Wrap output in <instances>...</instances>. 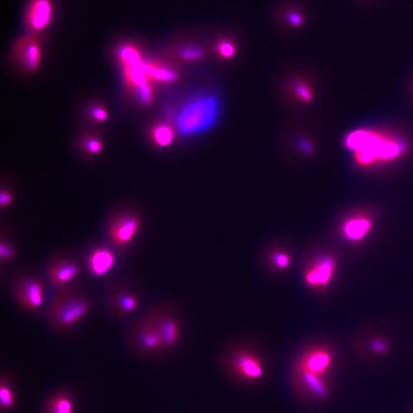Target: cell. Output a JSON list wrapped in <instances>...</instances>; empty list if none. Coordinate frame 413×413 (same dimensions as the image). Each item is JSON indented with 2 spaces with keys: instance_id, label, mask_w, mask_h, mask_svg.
<instances>
[{
  "instance_id": "25",
  "label": "cell",
  "mask_w": 413,
  "mask_h": 413,
  "mask_svg": "<svg viewBox=\"0 0 413 413\" xmlns=\"http://www.w3.org/2000/svg\"><path fill=\"white\" fill-rule=\"evenodd\" d=\"M202 51L195 47H183L180 51L181 56L184 59L193 60L201 58L202 56Z\"/></svg>"
},
{
  "instance_id": "32",
  "label": "cell",
  "mask_w": 413,
  "mask_h": 413,
  "mask_svg": "<svg viewBox=\"0 0 413 413\" xmlns=\"http://www.w3.org/2000/svg\"><path fill=\"white\" fill-rule=\"evenodd\" d=\"M93 116L98 120H105L107 117V114L105 109L102 108H95L93 110Z\"/></svg>"
},
{
  "instance_id": "9",
  "label": "cell",
  "mask_w": 413,
  "mask_h": 413,
  "mask_svg": "<svg viewBox=\"0 0 413 413\" xmlns=\"http://www.w3.org/2000/svg\"><path fill=\"white\" fill-rule=\"evenodd\" d=\"M295 377L300 384V388L306 394L318 401H326L330 394V385L326 376L311 373L307 371L295 370Z\"/></svg>"
},
{
  "instance_id": "8",
  "label": "cell",
  "mask_w": 413,
  "mask_h": 413,
  "mask_svg": "<svg viewBox=\"0 0 413 413\" xmlns=\"http://www.w3.org/2000/svg\"><path fill=\"white\" fill-rule=\"evenodd\" d=\"M136 346L144 352H154L163 347L162 337L156 327L153 317L142 321L135 330Z\"/></svg>"
},
{
  "instance_id": "27",
  "label": "cell",
  "mask_w": 413,
  "mask_h": 413,
  "mask_svg": "<svg viewBox=\"0 0 413 413\" xmlns=\"http://www.w3.org/2000/svg\"><path fill=\"white\" fill-rule=\"evenodd\" d=\"M138 93H139L141 101L145 105H148L153 98V93H151V89L149 85H145L140 89H138Z\"/></svg>"
},
{
  "instance_id": "14",
  "label": "cell",
  "mask_w": 413,
  "mask_h": 413,
  "mask_svg": "<svg viewBox=\"0 0 413 413\" xmlns=\"http://www.w3.org/2000/svg\"><path fill=\"white\" fill-rule=\"evenodd\" d=\"M109 304L116 315H127L136 311L139 306V300L134 293L121 289L112 294Z\"/></svg>"
},
{
  "instance_id": "23",
  "label": "cell",
  "mask_w": 413,
  "mask_h": 413,
  "mask_svg": "<svg viewBox=\"0 0 413 413\" xmlns=\"http://www.w3.org/2000/svg\"><path fill=\"white\" fill-rule=\"evenodd\" d=\"M273 265L278 268V270H285L291 263L290 257L285 252L277 251L275 252L272 256Z\"/></svg>"
},
{
  "instance_id": "11",
  "label": "cell",
  "mask_w": 413,
  "mask_h": 413,
  "mask_svg": "<svg viewBox=\"0 0 413 413\" xmlns=\"http://www.w3.org/2000/svg\"><path fill=\"white\" fill-rule=\"evenodd\" d=\"M80 271L81 268L76 262L61 259L53 262L48 268L47 275L54 286L61 288L77 277Z\"/></svg>"
},
{
  "instance_id": "5",
  "label": "cell",
  "mask_w": 413,
  "mask_h": 413,
  "mask_svg": "<svg viewBox=\"0 0 413 413\" xmlns=\"http://www.w3.org/2000/svg\"><path fill=\"white\" fill-rule=\"evenodd\" d=\"M13 290L19 305L27 311L36 312L43 304L44 287L36 277H25L19 279Z\"/></svg>"
},
{
  "instance_id": "15",
  "label": "cell",
  "mask_w": 413,
  "mask_h": 413,
  "mask_svg": "<svg viewBox=\"0 0 413 413\" xmlns=\"http://www.w3.org/2000/svg\"><path fill=\"white\" fill-rule=\"evenodd\" d=\"M74 401L71 392L61 390L46 403L43 413H74Z\"/></svg>"
},
{
  "instance_id": "24",
  "label": "cell",
  "mask_w": 413,
  "mask_h": 413,
  "mask_svg": "<svg viewBox=\"0 0 413 413\" xmlns=\"http://www.w3.org/2000/svg\"><path fill=\"white\" fill-rule=\"evenodd\" d=\"M16 251L14 250L12 246L6 241H1V245H0V258L2 261H9L12 260L15 257Z\"/></svg>"
},
{
  "instance_id": "6",
  "label": "cell",
  "mask_w": 413,
  "mask_h": 413,
  "mask_svg": "<svg viewBox=\"0 0 413 413\" xmlns=\"http://www.w3.org/2000/svg\"><path fill=\"white\" fill-rule=\"evenodd\" d=\"M333 365L334 355L332 351L324 347H314L301 355L296 362L295 370L311 372L327 377Z\"/></svg>"
},
{
  "instance_id": "26",
  "label": "cell",
  "mask_w": 413,
  "mask_h": 413,
  "mask_svg": "<svg viewBox=\"0 0 413 413\" xmlns=\"http://www.w3.org/2000/svg\"><path fill=\"white\" fill-rule=\"evenodd\" d=\"M295 92L303 100L309 101L312 99L311 92H310L308 87L304 84H302V83L299 82L297 84L295 85Z\"/></svg>"
},
{
  "instance_id": "18",
  "label": "cell",
  "mask_w": 413,
  "mask_h": 413,
  "mask_svg": "<svg viewBox=\"0 0 413 413\" xmlns=\"http://www.w3.org/2000/svg\"><path fill=\"white\" fill-rule=\"evenodd\" d=\"M371 222L365 218L350 219L343 226V233L350 240H360L367 235L371 229Z\"/></svg>"
},
{
  "instance_id": "3",
  "label": "cell",
  "mask_w": 413,
  "mask_h": 413,
  "mask_svg": "<svg viewBox=\"0 0 413 413\" xmlns=\"http://www.w3.org/2000/svg\"><path fill=\"white\" fill-rule=\"evenodd\" d=\"M219 103L215 96H205L188 103L177 119L179 131L189 135L209 129L217 120Z\"/></svg>"
},
{
  "instance_id": "31",
  "label": "cell",
  "mask_w": 413,
  "mask_h": 413,
  "mask_svg": "<svg viewBox=\"0 0 413 413\" xmlns=\"http://www.w3.org/2000/svg\"><path fill=\"white\" fill-rule=\"evenodd\" d=\"M87 149L93 153H98L101 150V143L96 140H89L87 142Z\"/></svg>"
},
{
  "instance_id": "28",
  "label": "cell",
  "mask_w": 413,
  "mask_h": 413,
  "mask_svg": "<svg viewBox=\"0 0 413 413\" xmlns=\"http://www.w3.org/2000/svg\"><path fill=\"white\" fill-rule=\"evenodd\" d=\"M12 202V195L10 192L7 191H2L1 195H0V204L2 208L9 206Z\"/></svg>"
},
{
  "instance_id": "30",
  "label": "cell",
  "mask_w": 413,
  "mask_h": 413,
  "mask_svg": "<svg viewBox=\"0 0 413 413\" xmlns=\"http://www.w3.org/2000/svg\"><path fill=\"white\" fill-rule=\"evenodd\" d=\"M288 19L289 23L295 26L300 25L303 22L302 17L299 15V14L295 12L288 14Z\"/></svg>"
},
{
  "instance_id": "10",
  "label": "cell",
  "mask_w": 413,
  "mask_h": 413,
  "mask_svg": "<svg viewBox=\"0 0 413 413\" xmlns=\"http://www.w3.org/2000/svg\"><path fill=\"white\" fill-rule=\"evenodd\" d=\"M233 370L248 381H257L264 375V366L259 358L251 352L242 351L234 355Z\"/></svg>"
},
{
  "instance_id": "19",
  "label": "cell",
  "mask_w": 413,
  "mask_h": 413,
  "mask_svg": "<svg viewBox=\"0 0 413 413\" xmlns=\"http://www.w3.org/2000/svg\"><path fill=\"white\" fill-rule=\"evenodd\" d=\"M0 404L3 412L11 411L16 404L15 392L7 377H3L0 385Z\"/></svg>"
},
{
  "instance_id": "13",
  "label": "cell",
  "mask_w": 413,
  "mask_h": 413,
  "mask_svg": "<svg viewBox=\"0 0 413 413\" xmlns=\"http://www.w3.org/2000/svg\"><path fill=\"white\" fill-rule=\"evenodd\" d=\"M116 263V257L109 248L98 246L89 253L87 266L89 271L96 277H103L107 274Z\"/></svg>"
},
{
  "instance_id": "12",
  "label": "cell",
  "mask_w": 413,
  "mask_h": 413,
  "mask_svg": "<svg viewBox=\"0 0 413 413\" xmlns=\"http://www.w3.org/2000/svg\"><path fill=\"white\" fill-rule=\"evenodd\" d=\"M335 267V260L330 257L315 261L305 273L306 284L315 288L326 286L332 277Z\"/></svg>"
},
{
  "instance_id": "2",
  "label": "cell",
  "mask_w": 413,
  "mask_h": 413,
  "mask_svg": "<svg viewBox=\"0 0 413 413\" xmlns=\"http://www.w3.org/2000/svg\"><path fill=\"white\" fill-rule=\"evenodd\" d=\"M89 309V301L84 296L65 289L54 296L48 306V320L55 328L66 330L84 318Z\"/></svg>"
},
{
  "instance_id": "33",
  "label": "cell",
  "mask_w": 413,
  "mask_h": 413,
  "mask_svg": "<svg viewBox=\"0 0 413 413\" xmlns=\"http://www.w3.org/2000/svg\"><path fill=\"white\" fill-rule=\"evenodd\" d=\"M299 146L302 151H304L305 153H309L312 151V147L306 140H301L299 141Z\"/></svg>"
},
{
  "instance_id": "4",
  "label": "cell",
  "mask_w": 413,
  "mask_h": 413,
  "mask_svg": "<svg viewBox=\"0 0 413 413\" xmlns=\"http://www.w3.org/2000/svg\"><path fill=\"white\" fill-rule=\"evenodd\" d=\"M141 225V218L134 212L117 213L108 224V238L113 245L123 249L132 242L140 231Z\"/></svg>"
},
{
  "instance_id": "29",
  "label": "cell",
  "mask_w": 413,
  "mask_h": 413,
  "mask_svg": "<svg viewBox=\"0 0 413 413\" xmlns=\"http://www.w3.org/2000/svg\"><path fill=\"white\" fill-rule=\"evenodd\" d=\"M220 52L222 53L224 57H231L234 53V48L231 44L224 43L220 45Z\"/></svg>"
},
{
  "instance_id": "16",
  "label": "cell",
  "mask_w": 413,
  "mask_h": 413,
  "mask_svg": "<svg viewBox=\"0 0 413 413\" xmlns=\"http://www.w3.org/2000/svg\"><path fill=\"white\" fill-rule=\"evenodd\" d=\"M153 319L158 332L162 337L163 347H171L177 342L179 335V328L177 321L171 318H162L160 320Z\"/></svg>"
},
{
  "instance_id": "21",
  "label": "cell",
  "mask_w": 413,
  "mask_h": 413,
  "mask_svg": "<svg viewBox=\"0 0 413 413\" xmlns=\"http://www.w3.org/2000/svg\"><path fill=\"white\" fill-rule=\"evenodd\" d=\"M369 348L372 354L377 357H382L388 353L390 346L385 339L376 337L370 341Z\"/></svg>"
},
{
  "instance_id": "17",
  "label": "cell",
  "mask_w": 413,
  "mask_h": 413,
  "mask_svg": "<svg viewBox=\"0 0 413 413\" xmlns=\"http://www.w3.org/2000/svg\"><path fill=\"white\" fill-rule=\"evenodd\" d=\"M19 47L25 63L30 69L37 68L41 59V48L34 36L25 37L20 41Z\"/></svg>"
},
{
  "instance_id": "20",
  "label": "cell",
  "mask_w": 413,
  "mask_h": 413,
  "mask_svg": "<svg viewBox=\"0 0 413 413\" xmlns=\"http://www.w3.org/2000/svg\"><path fill=\"white\" fill-rule=\"evenodd\" d=\"M150 77L161 81H172L176 78V74L168 68L157 67L153 64L150 65Z\"/></svg>"
},
{
  "instance_id": "1",
  "label": "cell",
  "mask_w": 413,
  "mask_h": 413,
  "mask_svg": "<svg viewBox=\"0 0 413 413\" xmlns=\"http://www.w3.org/2000/svg\"><path fill=\"white\" fill-rule=\"evenodd\" d=\"M346 145L354 151L356 162L364 167L394 160L405 149L401 142L374 131L363 129L348 135Z\"/></svg>"
},
{
  "instance_id": "22",
  "label": "cell",
  "mask_w": 413,
  "mask_h": 413,
  "mask_svg": "<svg viewBox=\"0 0 413 413\" xmlns=\"http://www.w3.org/2000/svg\"><path fill=\"white\" fill-rule=\"evenodd\" d=\"M154 139L160 146H167L171 140L173 134L171 129L167 126H160L154 131Z\"/></svg>"
},
{
  "instance_id": "7",
  "label": "cell",
  "mask_w": 413,
  "mask_h": 413,
  "mask_svg": "<svg viewBox=\"0 0 413 413\" xmlns=\"http://www.w3.org/2000/svg\"><path fill=\"white\" fill-rule=\"evenodd\" d=\"M54 16L52 0H30L25 10V22L32 32H40L50 27Z\"/></svg>"
}]
</instances>
